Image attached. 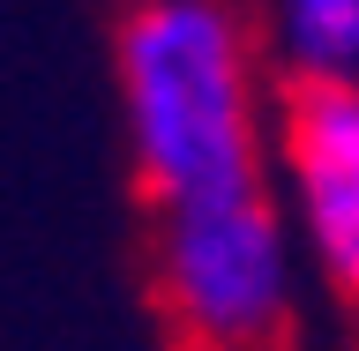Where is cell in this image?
I'll return each mask as SVG.
<instances>
[{"label": "cell", "mask_w": 359, "mask_h": 351, "mask_svg": "<svg viewBox=\"0 0 359 351\" xmlns=\"http://www.w3.org/2000/svg\"><path fill=\"white\" fill-rule=\"evenodd\" d=\"M112 67L150 217L277 195L262 53L232 0H135Z\"/></svg>", "instance_id": "6da1fadb"}, {"label": "cell", "mask_w": 359, "mask_h": 351, "mask_svg": "<svg viewBox=\"0 0 359 351\" xmlns=\"http://www.w3.org/2000/svg\"><path fill=\"white\" fill-rule=\"evenodd\" d=\"M157 307L187 351H285L299 322V240L285 202H224L150 224Z\"/></svg>", "instance_id": "7a4b0ae2"}, {"label": "cell", "mask_w": 359, "mask_h": 351, "mask_svg": "<svg viewBox=\"0 0 359 351\" xmlns=\"http://www.w3.org/2000/svg\"><path fill=\"white\" fill-rule=\"evenodd\" d=\"M269 179L314 277L359 307V97L285 90L269 135Z\"/></svg>", "instance_id": "3957f363"}, {"label": "cell", "mask_w": 359, "mask_h": 351, "mask_svg": "<svg viewBox=\"0 0 359 351\" xmlns=\"http://www.w3.org/2000/svg\"><path fill=\"white\" fill-rule=\"evenodd\" d=\"M255 53L285 90L359 97V0H255Z\"/></svg>", "instance_id": "277c9868"}]
</instances>
